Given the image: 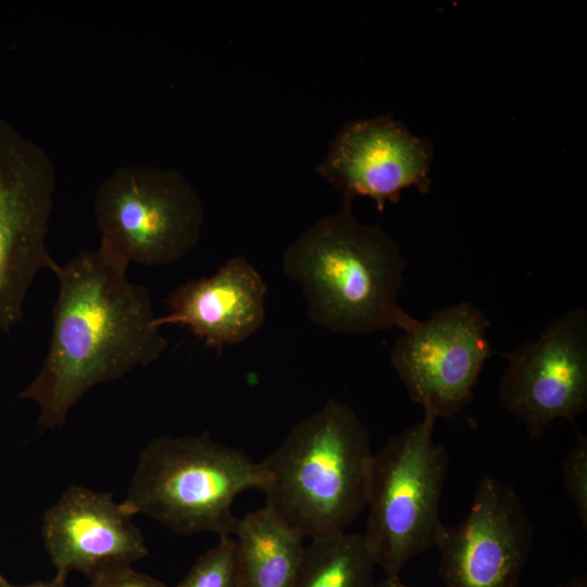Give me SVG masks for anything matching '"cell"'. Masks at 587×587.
Returning <instances> with one entry per match:
<instances>
[{
	"mask_svg": "<svg viewBox=\"0 0 587 587\" xmlns=\"http://www.w3.org/2000/svg\"><path fill=\"white\" fill-rule=\"evenodd\" d=\"M93 210L98 250L123 268L130 263L164 266L198 243L204 222L202 202L175 168L128 165L98 187Z\"/></svg>",
	"mask_w": 587,
	"mask_h": 587,
	"instance_id": "8992f818",
	"label": "cell"
},
{
	"mask_svg": "<svg viewBox=\"0 0 587 587\" xmlns=\"http://www.w3.org/2000/svg\"><path fill=\"white\" fill-rule=\"evenodd\" d=\"M375 587H415L404 584L400 576H386L383 580L376 583Z\"/></svg>",
	"mask_w": 587,
	"mask_h": 587,
	"instance_id": "ffe728a7",
	"label": "cell"
},
{
	"mask_svg": "<svg viewBox=\"0 0 587 587\" xmlns=\"http://www.w3.org/2000/svg\"><path fill=\"white\" fill-rule=\"evenodd\" d=\"M405 262L379 225L359 222L345 200L285 250L283 270L301 289L310 320L336 333L412 329L419 320L398 303Z\"/></svg>",
	"mask_w": 587,
	"mask_h": 587,
	"instance_id": "7a4b0ae2",
	"label": "cell"
},
{
	"mask_svg": "<svg viewBox=\"0 0 587 587\" xmlns=\"http://www.w3.org/2000/svg\"><path fill=\"white\" fill-rule=\"evenodd\" d=\"M111 494L72 486L49 508L41 533L55 575L72 571L89 579L147 555L143 536Z\"/></svg>",
	"mask_w": 587,
	"mask_h": 587,
	"instance_id": "7c38bea8",
	"label": "cell"
},
{
	"mask_svg": "<svg viewBox=\"0 0 587 587\" xmlns=\"http://www.w3.org/2000/svg\"><path fill=\"white\" fill-rule=\"evenodd\" d=\"M52 272L59 292L47 354L20 394L38 405L43 428L61 426L91 388L152 364L167 347L148 289L98 249L80 250Z\"/></svg>",
	"mask_w": 587,
	"mask_h": 587,
	"instance_id": "6da1fadb",
	"label": "cell"
},
{
	"mask_svg": "<svg viewBox=\"0 0 587 587\" xmlns=\"http://www.w3.org/2000/svg\"><path fill=\"white\" fill-rule=\"evenodd\" d=\"M533 525L515 490L491 475L480 478L467 515L444 526L436 547L445 587H520Z\"/></svg>",
	"mask_w": 587,
	"mask_h": 587,
	"instance_id": "30bf717a",
	"label": "cell"
},
{
	"mask_svg": "<svg viewBox=\"0 0 587 587\" xmlns=\"http://www.w3.org/2000/svg\"><path fill=\"white\" fill-rule=\"evenodd\" d=\"M435 422L424 414L374 453L362 536L386 576H399L407 562L435 548L445 526L439 507L449 461L434 439Z\"/></svg>",
	"mask_w": 587,
	"mask_h": 587,
	"instance_id": "5b68a950",
	"label": "cell"
},
{
	"mask_svg": "<svg viewBox=\"0 0 587 587\" xmlns=\"http://www.w3.org/2000/svg\"><path fill=\"white\" fill-rule=\"evenodd\" d=\"M559 587H587V580L585 577L573 578Z\"/></svg>",
	"mask_w": 587,
	"mask_h": 587,
	"instance_id": "44dd1931",
	"label": "cell"
},
{
	"mask_svg": "<svg viewBox=\"0 0 587 587\" xmlns=\"http://www.w3.org/2000/svg\"><path fill=\"white\" fill-rule=\"evenodd\" d=\"M430 145L390 115L346 124L329 145L316 172L345 200L367 197L378 211L399 201L401 192L430 186Z\"/></svg>",
	"mask_w": 587,
	"mask_h": 587,
	"instance_id": "8fae6325",
	"label": "cell"
},
{
	"mask_svg": "<svg viewBox=\"0 0 587 587\" xmlns=\"http://www.w3.org/2000/svg\"><path fill=\"white\" fill-rule=\"evenodd\" d=\"M55 187L49 155L0 116L1 333L22 320L35 276L58 264L46 243Z\"/></svg>",
	"mask_w": 587,
	"mask_h": 587,
	"instance_id": "52a82bcc",
	"label": "cell"
},
{
	"mask_svg": "<svg viewBox=\"0 0 587 587\" xmlns=\"http://www.w3.org/2000/svg\"><path fill=\"white\" fill-rule=\"evenodd\" d=\"M563 485L576 515L587 529V437L578 433L562 466Z\"/></svg>",
	"mask_w": 587,
	"mask_h": 587,
	"instance_id": "e0dca14e",
	"label": "cell"
},
{
	"mask_svg": "<svg viewBox=\"0 0 587 587\" xmlns=\"http://www.w3.org/2000/svg\"><path fill=\"white\" fill-rule=\"evenodd\" d=\"M373 459L355 411L329 400L260 462L264 507L304 539L346 533L366 508Z\"/></svg>",
	"mask_w": 587,
	"mask_h": 587,
	"instance_id": "3957f363",
	"label": "cell"
},
{
	"mask_svg": "<svg viewBox=\"0 0 587 587\" xmlns=\"http://www.w3.org/2000/svg\"><path fill=\"white\" fill-rule=\"evenodd\" d=\"M375 566L360 533L314 539L292 587H375Z\"/></svg>",
	"mask_w": 587,
	"mask_h": 587,
	"instance_id": "9a60e30c",
	"label": "cell"
},
{
	"mask_svg": "<svg viewBox=\"0 0 587 587\" xmlns=\"http://www.w3.org/2000/svg\"><path fill=\"white\" fill-rule=\"evenodd\" d=\"M241 587H292L300 570L304 538L266 507L237 517Z\"/></svg>",
	"mask_w": 587,
	"mask_h": 587,
	"instance_id": "5bb4252c",
	"label": "cell"
},
{
	"mask_svg": "<svg viewBox=\"0 0 587 587\" xmlns=\"http://www.w3.org/2000/svg\"><path fill=\"white\" fill-rule=\"evenodd\" d=\"M263 470L242 451L208 434L153 439L140 453L122 504L174 532L232 535V507L249 489H262Z\"/></svg>",
	"mask_w": 587,
	"mask_h": 587,
	"instance_id": "277c9868",
	"label": "cell"
},
{
	"mask_svg": "<svg viewBox=\"0 0 587 587\" xmlns=\"http://www.w3.org/2000/svg\"><path fill=\"white\" fill-rule=\"evenodd\" d=\"M499 382L505 410L538 438L555 420L573 422L587 407V311L553 320L535 341L502 354Z\"/></svg>",
	"mask_w": 587,
	"mask_h": 587,
	"instance_id": "9c48e42d",
	"label": "cell"
},
{
	"mask_svg": "<svg viewBox=\"0 0 587 587\" xmlns=\"http://www.w3.org/2000/svg\"><path fill=\"white\" fill-rule=\"evenodd\" d=\"M218 537L175 587H241L237 542L232 535Z\"/></svg>",
	"mask_w": 587,
	"mask_h": 587,
	"instance_id": "2e32d148",
	"label": "cell"
},
{
	"mask_svg": "<svg viewBox=\"0 0 587 587\" xmlns=\"http://www.w3.org/2000/svg\"><path fill=\"white\" fill-rule=\"evenodd\" d=\"M267 288L243 257L227 260L214 274L189 280L167 299L168 312L155 325L180 324L208 347L222 349L253 335L265 320Z\"/></svg>",
	"mask_w": 587,
	"mask_h": 587,
	"instance_id": "4fadbf2b",
	"label": "cell"
},
{
	"mask_svg": "<svg viewBox=\"0 0 587 587\" xmlns=\"http://www.w3.org/2000/svg\"><path fill=\"white\" fill-rule=\"evenodd\" d=\"M0 587H67V586H66V577L54 575V577L51 580L35 582V583L25 584V585H15V584L10 583L9 580H5Z\"/></svg>",
	"mask_w": 587,
	"mask_h": 587,
	"instance_id": "d6986e66",
	"label": "cell"
},
{
	"mask_svg": "<svg viewBox=\"0 0 587 587\" xmlns=\"http://www.w3.org/2000/svg\"><path fill=\"white\" fill-rule=\"evenodd\" d=\"M87 587H167L162 582L130 566L107 572L90 579Z\"/></svg>",
	"mask_w": 587,
	"mask_h": 587,
	"instance_id": "ac0fdd59",
	"label": "cell"
},
{
	"mask_svg": "<svg viewBox=\"0 0 587 587\" xmlns=\"http://www.w3.org/2000/svg\"><path fill=\"white\" fill-rule=\"evenodd\" d=\"M489 321L470 302L450 305L403 332L390 362L410 398L434 419L460 413L491 354Z\"/></svg>",
	"mask_w": 587,
	"mask_h": 587,
	"instance_id": "ba28073f",
	"label": "cell"
},
{
	"mask_svg": "<svg viewBox=\"0 0 587 587\" xmlns=\"http://www.w3.org/2000/svg\"><path fill=\"white\" fill-rule=\"evenodd\" d=\"M5 577L0 573V586L5 582Z\"/></svg>",
	"mask_w": 587,
	"mask_h": 587,
	"instance_id": "7402d4cb",
	"label": "cell"
}]
</instances>
